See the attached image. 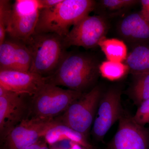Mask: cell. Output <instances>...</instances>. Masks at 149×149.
I'll return each instance as SVG.
<instances>
[{"mask_svg":"<svg viewBox=\"0 0 149 149\" xmlns=\"http://www.w3.org/2000/svg\"><path fill=\"white\" fill-rule=\"evenodd\" d=\"M92 0H62L53 7L40 10L36 33H53L64 38L70 27L95 8Z\"/></svg>","mask_w":149,"mask_h":149,"instance_id":"6da1fadb","label":"cell"},{"mask_svg":"<svg viewBox=\"0 0 149 149\" xmlns=\"http://www.w3.org/2000/svg\"><path fill=\"white\" fill-rule=\"evenodd\" d=\"M98 70L92 58L83 54L67 52L55 72L46 77V82L82 92L95 80Z\"/></svg>","mask_w":149,"mask_h":149,"instance_id":"7a4b0ae2","label":"cell"},{"mask_svg":"<svg viewBox=\"0 0 149 149\" xmlns=\"http://www.w3.org/2000/svg\"><path fill=\"white\" fill-rule=\"evenodd\" d=\"M24 43L32 57L29 72L44 77L55 72L67 52L63 38L53 33L35 32Z\"/></svg>","mask_w":149,"mask_h":149,"instance_id":"3957f363","label":"cell"},{"mask_svg":"<svg viewBox=\"0 0 149 149\" xmlns=\"http://www.w3.org/2000/svg\"><path fill=\"white\" fill-rule=\"evenodd\" d=\"M82 92L63 89L46 82L32 97L33 117L54 119L64 113L70 106L83 95Z\"/></svg>","mask_w":149,"mask_h":149,"instance_id":"277c9868","label":"cell"},{"mask_svg":"<svg viewBox=\"0 0 149 149\" xmlns=\"http://www.w3.org/2000/svg\"><path fill=\"white\" fill-rule=\"evenodd\" d=\"M100 98V90L95 87L83 94L70 106L61 117L56 119L87 137Z\"/></svg>","mask_w":149,"mask_h":149,"instance_id":"5b68a950","label":"cell"},{"mask_svg":"<svg viewBox=\"0 0 149 149\" xmlns=\"http://www.w3.org/2000/svg\"><path fill=\"white\" fill-rule=\"evenodd\" d=\"M40 11L38 0L15 1L7 35L25 42L35 33Z\"/></svg>","mask_w":149,"mask_h":149,"instance_id":"8992f818","label":"cell"},{"mask_svg":"<svg viewBox=\"0 0 149 149\" xmlns=\"http://www.w3.org/2000/svg\"><path fill=\"white\" fill-rule=\"evenodd\" d=\"M107 30V22L103 17L87 15L73 25L63 38V45L66 49L71 46L95 47L105 37Z\"/></svg>","mask_w":149,"mask_h":149,"instance_id":"52a82bcc","label":"cell"},{"mask_svg":"<svg viewBox=\"0 0 149 149\" xmlns=\"http://www.w3.org/2000/svg\"><path fill=\"white\" fill-rule=\"evenodd\" d=\"M56 119L24 118L10 131L4 140L6 149H24L45 136Z\"/></svg>","mask_w":149,"mask_h":149,"instance_id":"ba28073f","label":"cell"},{"mask_svg":"<svg viewBox=\"0 0 149 149\" xmlns=\"http://www.w3.org/2000/svg\"><path fill=\"white\" fill-rule=\"evenodd\" d=\"M110 149H149V128L136 123L128 113L123 112L118 129Z\"/></svg>","mask_w":149,"mask_h":149,"instance_id":"9c48e42d","label":"cell"},{"mask_svg":"<svg viewBox=\"0 0 149 149\" xmlns=\"http://www.w3.org/2000/svg\"><path fill=\"white\" fill-rule=\"evenodd\" d=\"M24 97L0 86V134L2 139L24 119L27 109Z\"/></svg>","mask_w":149,"mask_h":149,"instance_id":"30bf717a","label":"cell"},{"mask_svg":"<svg viewBox=\"0 0 149 149\" xmlns=\"http://www.w3.org/2000/svg\"><path fill=\"white\" fill-rule=\"evenodd\" d=\"M97 117L94 121L93 136L101 141L115 123L119 120L123 111L120 94L118 91L111 90L104 96L99 104Z\"/></svg>","mask_w":149,"mask_h":149,"instance_id":"8fae6325","label":"cell"},{"mask_svg":"<svg viewBox=\"0 0 149 149\" xmlns=\"http://www.w3.org/2000/svg\"><path fill=\"white\" fill-rule=\"evenodd\" d=\"M32 57L26 44L14 38H6L0 45V70L29 71Z\"/></svg>","mask_w":149,"mask_h":149,"instance_id":"7c38bea8","label":"cell"},{"mask_svg":"<svg viewBox=\"0 0 149 149\" xmlns=\"http://www.w3.org/2000/svg\"><path fill=\"white\" fill-rule=\"evenodd\" d=\"M46 82V77L34 72L0 70V86L24 96L33 97Z\"/></svg>","mask_w":149,"mask_h":149,"instance_id":"4fadbf2b","label":"cell"},{"mask_svg":"<svg viewBox=\"0 0 149 149\" xmlns=\"http://www.w3.org/2000/svg\"><path fill=\"white\" fill-rule=\"evenodd\" d=\"M119 30L124 38L131 41L142 43L149 40V23L140 12L131 14L123 19Z\"/></svg>","mask_w":149,"mask_h":149,"instance_id":"5bb4252c","label":"cell"},{"mask_svg":"<svg viewBox=\"0 0 149 149\" xmlns=\"http://www.w3.org/2000/svg\"><path fill=\"white\" fill-rule=\"evenodd\" d=\"M47 143L53 146L58 142L70 141L87 149H94L87 140V137L56 120L44 137Z\"/></svg>","mask_w":149,"mask_h":149,"instance_id":"9a60e30c","label":"cell"},{"mask_svg":"<svg viewBox=\"0 0 149 149\" xmlns=\"http://www.w3.org/2000/svg\"><path fill=\"white\" fill-rule=\"evenodd\" d=\"M125 64L136 76L149 72V44L136 46L127 56Z\"/></svg>","mask_w":149,"mask_h":149,"instance_id":"2e32d148","label":"cell"},{"mask_svg":"<svg viewBox=\"0 0 149 149\" xmlns=\"http://www.w3.org/2000/svg\"><path fill=\"white\" fill-rule=\"evenodd\" d=\"M98 46L105 55L108 61L122 62L126 60L127 48L122 41L105 37L100 42Z\"/></svg>","mask_w":149,"mask_h":149,"instance_id":"e0dca14e","label":"cell"},{"mask_svg":"<svg viewBox=\"0 0 149 149\" xmlns=\"http://www.w3.org/2000/svg\"><path fill=\"white\" fill-rule=\"evenodd\" d=\"M129 70L128 66L122 62L104 61L99 67L102 76L110 80H118L123 77Z\"/></svg>","mask_w":149,"mask_h":149,"instance_id":"ac0fdd59","label":"cell"},{"mask_svg":"<svg viewBox=\"0 0 149 149\" xmlns=\"http://www.w3.org/2000/svg\"><path fill=\"white\" fill-rule=\"evenodd\" d=\"M132 91V96L135 102L139 106L149 99V72L136 76Z\"/></svg>","mask_w":149,"mask_h":149,"instance_id":"d6986e66","label":"cell"},{"mask_svg":"<svg viewBox=\"0 0 149 149\" xmlns=\"http://www.w3.org/2000/svg\"><path fill=\"white\" fill-rule=\"evenodd\" d=\"M13 4L8 0L0 1V45L6 39L12 12Z\"/></svg>","mask_w":149,"mask_h":149,"instance_id":"ffe728a7","label":"cell"},{"mask_svg":"<svg viewBox=\"0 0 149 149\" xmlns=\"http://www.w3.org/2000/svg\"><path fill=\"white\" fill-rule=\"evenodd\" d=\"M133 118L136 123L143 126L149 123V99L139 106Z\"/></svg>","mask_w":149,"mask_h":149,"instance_id":"44dd1931","label":"cell"},{"mask_svg":"<svg viewBox=\"0 0 149 149\" xmlns=\"http://www.w3.org/2000/svg\"><path fill=\"white\" fill-rule=\"evenodd\" d=\"M103 5L111 10H116L136 4L138 1L134 0H104Z\"/></svg>","mask_w":149,"mask_h":149,"instance_id":"7402d4cb","label":"cell"},{"mask_svg":"<svg viewBox=\"0 0 149 149\" xmlns=\"http://www.w3.org/2000/svg\"><path fill=\"white\" fill-rule=\"evenodd\" d=\"M62 0H38L40 10L53 7L62 1Z\"/></svg>","mask_w":149,"mask_h":149,"instance_id":"603a6c76","label":"cell"},{"mask_svg":"<svg viewBox=\"0 0 149 149\" xmlns=\"http://www.w3.org/2000/svg\"><path fill=\"white\" fill-rule=\"evenodd\" d=\"M142 8L140 13L149 23V0L141 1Z\"/></svg>","mask_w":149,"mask_h":149,"instance_id":"cb8c5ba5","label":"cell"},{"mask_svg":"<svg viewBox=\"0 0 149 149\" xmlns=\"http://www.w3.org/2000/svg\"><path fill=\"white\" fill-rule=\"evenodd\" d=\"M47 143L45 140L43 141L41 139L35 143L24 149H49Z\"/></svg>","mask_w":149,"mask_h":149,"instance_id":"d4e9b609","label":"cell"},{"mask_svg":"<svg viewBox=\"0 0 149 149\" xmlns=\"http://www.w3.org/2000/svg\"><path fill=\"white\" fill-rule=\"evenodd\" d=\"M67 149H87L85 147L80 146L79 144L77 143H74L72 147H70L69 148Z\"/></svg>","mask_w":149,"mask_h":149,"instance_id":"484cf974","label":"cell"}]
</instances>
